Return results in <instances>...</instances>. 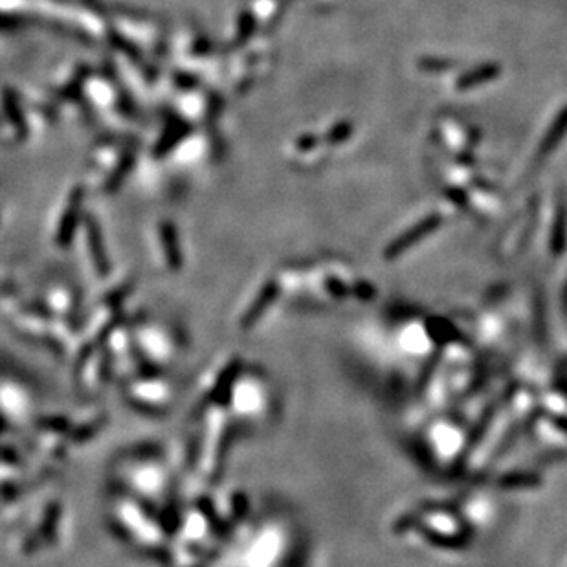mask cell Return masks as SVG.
<instances>
[{
  "label": "cell",
  "instance_id": "obj_1",
  "mask_svg": "<svg viewBox=\"0 0 567 567\" xmlns=\"http://www.w3.org/2000/svg\"><path fill=\"white\" fill-rule=\"evenodd\" d=\"M441 224V219L439 215H434V217L429 219H425V221H420L417 226L413 228V230H410L408 233H404V235L400 237V239H397V241L393 242L390 246V250H388V253L385 256L388 257H393V256H399V253H402L404 250H408V248L411 246V244H415L417 241H420V239H425L428 233H432L435 230V228L439 226Z\"/></svg>",
  "mask_w": 567,
  "mask_h": 567
},
{
  "label": "cell",
  "instance_id": "obj_2",
  "mask_svg": "<svg viewBox=\"0 0 567 567\" xmlns=\"http://www.w3.org/2000/svg\"><path fill=\"white\" fill-rule=\"evenodd\" d=\"M566 131H567V110H566V112H562V116H560V118L557 119V124L552 125V128L549 131L547 138L543 140V143H542L540 154L549 153V151H551V149L554 147V145H557L558 140L562 138L564 134H566Z\"/></svg>",
  "mask_w": 567,
  "mask_h": 567
},
{
  "label": "cell",
  "instance_id": "obj_3",
  "mask_svg": "<svg viewBox=\"0 0 567 567\" xmlns=\"http://www.w3.org/2000/svg\"><path fill=\"white\" fill-rule=\"evenodd\" d=\"M4 105H6V112H8L10 119L13 122V125L19 128L20 133H24V118H22V112H20L19 101H17L15 96L10 94V92H6Z\"/></svg>",
  "mask_w": 567,
  "mask_h": 567
},
{
  "label": "cell",
  "instance_id": "obj_4",
  "mask_svg": "<svg viewBox=\"0 0 567 567\" xmlns=\"http://www.w3.org/2000/svg\"><path fill=\"white\" fill-rule=\"evenodd\" d=\"M496 74H498V68H496V66H483V68H479V72L464 75V78L459 81V84H461L463 89H469V87H476V84L481 83V81L492 79Z\"/></svg>",
  "mask_w": 567,
  "mask_h": 567
},
{
  "label": "cell",
  "instance_id": "obj_5",
  "mask_svg": "<svg viewBox=\"0 0 567 567\" xmlns=\"http://www.w3.org/2000/svg\"><path fill=\"white\" fill-rule=\"evenodd\" d=\"M501 485L503 487H531V485H536V478H533V476H508V478H505L503 481H501Z\"/></svg>",
  "mask_w": 567,
  "mask_h": 567
},
{
  "label": "cell",
  "instance_id": "obj_6",
  "mask_svg": "<svg viewBox=\"0 0 567 567\" xmlns=\"http://www.w3.org/2000/svg\"><path fill=\"white\" fill-rule=\"evenodd\" d=\"M347 134H349V127H347V125H340V127H336L334 131H332L331 140H332V142H336V140L340 142V140L346 138Z\"/></svg>",
  "mask_w": 567,
  "mask_h": 567
},
{
  "label": "cell",
  "instance_id": "obj_7",
  "mask_svg": "<svg viewBox=\"0 0 567 567\" xmlns=\"http://www.w3.org/2000/svg\"><path fill=\"white\" fill-rule=\"evenodd\" d=\"M554 422H557L558 428L562 429L564 434L567 435V419H566V417H557V419H554Z\"/></svg>",
  "mask_w": 567,
  "mask_h": 567
}]
</instances>
